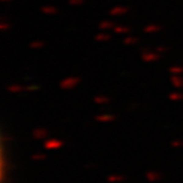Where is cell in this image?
I'll use <instances>...</instances> for the list:
<instances>
[{
  "label": "cell",
  "mask_w": 183,
  "mask_h": 183,
  "mask_svg": "<svg viewBox=\"0 0 183 183\" xmlns=\"http://www.w3.org/2000/svg\"><path fill=\"white\" fill-rule=\"evenodd\" d=\"M49 136V130L45 127H36L32 131V137L36 140H45Z\"/></svg>",
  "instance_id": "obj_4"
},
{
  "label": "cell",
  "mask_w": 183,
  "mask_h": 183,
  "mask_svg": "<svg viewBox=\"0 0 183 183\" xmlns=\"http://www.w3.org/2000/svg\"><path fill=\"white\" fill-rule=\"evenodd\" d=\"M169 73L171 75H183V67L182 65H172L169 68Z\"/></svg>",
  "instance_id": "obj_17"
},
{
  "label": "cell",
  "mask_w": 183,
  "mask_h": 183,
  "mask_svg": "<svg viewBox=\"0 0 183 183\" xmlns=\"http://www.w3.org/2000/svg\"><path fill=\"white\" fill-rule=\"evenodd\" d=\"M81 82V79L77 76H68L63 80H61L60 82V88L64 89V90H71L75 87H77Z\"/></svg>",
  "instance_id": "obj_1"
},
{
  "label": "cell",
  "mask_w": 183,
  "mask_h": 183,
  "mask_svg": "<svg viewBox=\"0 0 183 183\" xmlns=\"http://www.w3.org/2000/svg\"><path fill=\"white\" fill-rule=\"evenodd\" d=\"M41 11H42V13L48 14V16H55L58 13V9L54 5H44L41 7Z\"/></svg>",
  "instance_id": "obj_9"
},
{
  "label": "cell",
  "mask_w": 183,
  "mask_h": 183,
  "mask_svg": "<svg viewBox=\"0 0 183 183\" xmlns=\"http://www.w3.org/2000/svg\"><path fill=\"white\" fill-rule=\"evenodd\" d=\"M24 88H25V87H23L22 85H18V83H12V85H9V86L6 87L7 92H10L12 94L22 93V92H24Z\"/></svg>",
  "instance_id": "obj_11"
},
{
  "label": "cell",
  "mask_w": 183,
  "mask_h": 183,
  "mask_svg": "<svg viewBox=\"0 0 183 183\" xmlns=\"http://www.w3.org/2000/svg\"><path fill=\"white\" fill-rule=\"evenodd\" d=\"M117 119L115 115L113 114H108V113H104V114H99L95 117V120L99 121V123H112Z\"/></svg>",
  "instance_id": "obj_8"
},
{
  "label": "cell",
  "mask_w": 183,
  "mask_h": 183,
  "mask_svg": "<svg viewBox=\"0 0 183 183\" xmlns=\"http://www.w3.org/2000/svg\"><path fill=\"white\" fill-rule=\"evenodd\" d=\"M115 26L114 22H111V20H104L99 24V29L101 31H108V30H113Z\"/></svg>",
  "instance_id": "obj_12"
},
{
  "label": "cell",
  "mask_w": 183,
  "mask_h": 183,
  "mask_svg": "<svg viewBox=\"0 0 183 183\" xmlns=\"http://www.w3.org/2000/svg\"><path fill=\"white\" fill-rule=\"evenodd\" d=\"M138 42H139V39L137 37H134V36H126L123 39V43L125 44V45H134V44H137Z\"/></svg>",
  "instance_id": "obj_18"
},
{
  "label": "cell",
  "mask_w": 183,
  "mask_h": 183,
  "mask_svg": "<svg viewBox=\"0 0 183 183\" xmlns=\"http://www.w3.org/2000/svg\"><path fill=\"white\" fill-rule=\"evenodd\" d=\"M63 145H64L63 140L60 139V138H55V137L46 138L43 143L44 149H46V150H57V149H61Z\"/></svg>",
  "instance_id": "obj_2"
},
{
  "label": "cell",
  "mask_w": 183,
  "mask_h": 183,
  "mask_svg": "<svg viewBox=\"0 0 183 183\" xmlns=\"http://www.w3.org/2000/svg\"><path fill=\"white\" fill-rule=\"evenodd\" d=\"M145 177H146V180H148L149 182L155 183V182L161 181L162 178H163V175L158 171H148L145 174Z\"/></svg>",
  "instance_id": "obj_6"
},
{
  "label": "cell",
  "mask_w": 183,
  "mask_h": 183,
  "mask_svg": "<svg viewBox=\"0 0 183 183\" xmlns=\"http://www.w3.org/2000/svg\"><path fill=\"white\" fill-rule=\"evenodd\" d=\"M162 29H163V26L159 25V24H156V23H150V24H148L145 27H144V32L146 33H157L159 32Z\"/></svg>",
  "instance_id": "obj_7"
},
{
  "label": "cell",
  "mask_w": 183,
  "mask_h": 183,
  "mask_svg": "<svg viewBox=\"0 0 183 183\" xmlns=\"http://www.w3.org/2000/svg\"><path fill=\"white\" fill-rule=\"evenodd\" d=\"M2 2H10V1H12V0H1Z\"/></svg>",
  "instance_id": "obj_27"
},
{
  "label": "cell",
  "mask_w": 183,
  "mask_h": 183,
  "mask_svg": "<svg viewBox=\"0 0 183 183\" xmlns=\"http://www.w3.org/2000/svg\"><path fill=\"white\" fill-rule=\"evenodd\" d=\"M113 31L117 33V35H125V33L131 32V29L126 25H115Z\"/></svg>",
  "instance_id": "obj_15"
},
{
  "label": "cell",
  "mask_w": 183,
  "mask_h": 183,
  "mask_svg": "<svg viewBox=\"0 0 183 183\" xmlns=\"http://www.w3.org/2000/svg\"><path fill=\"white\" fill-rule=\"evenodd\" d=\"M162 54L157 53L156 50H148V49H144L143 53H141V60L144 62H148V63H151V62H157L159 61Z\"/></svg>",
  "instance_id": "obj_3"
},
{
  "label": "cell",
  "mask_w": 183,
  "mask_h": 183,
  "mask_svg": "<svg viewBox=\"0 0 183 183\" xmlns=\"http://www.w3.org/2000/svg\"><path fill=\"white\" fill-rule=\"evenodd\" d=\"M94 102L97 105H107L111 102V99L108 97H105V95H97L94 97Z\"/></svg>",
  "instance_id": "obj_16"
},
{
  "label": "cell",
  "mask_w": 183,
  "mask_h": 183,
  "mask_svg": "<svg viewBox=\"0 0 183 183\" xmlns=\"http://www.w3.org/2000/svg\"><path fill=\"white\" fill-rule=\"evenodd\" d=\"M168 97L171 101H181V100H183V93H181V92H171Z\"/></svg>",
  "instance_id": "obj_19"
},
{
  "label": "cell",
  "mask_w": 183,
  "mask_h": 183,
  "mask_svg": "<svg viewBox=\"0 0 183 183\" xmlns=\"http://www.w3.org/2000/svg\"><path fill=\"white\" fill-rule=\"evenodd\" d=\"M170 145H171L172 148H182V146H183V140H181V139H174V140H171Z\"/></svg>",
  "instance_id": "obj_23"
},
{
  "label": "cell",
  "mask_w": 183,
  "mask_h": 183,
  "mask_svg": "<svg viewBox=\"0 0 183 183\" xmlns=\"http://www.w3.org/2000/svg\"><path fill=\"white\" fill-rule=\"evenodd\" d=\"M171 85L177 89H183V77L182 75H171L170 77Z\"/></svg>",
  "instance_id": "obj_10"
},
{
  "label": "cell",
  "mask_w": 183,
  "mask_h": 183,
  "mask_svg": "<svg viewBox=\"0 0 183 183\" xmlns=\"http://www.w3.org/2000/svg\"><path fill=\"white\" fill-rule=\"evenodd\" d=\"M39 89V86L37 85H31V86H26L24 88V92H36Z\"/></svg>",
  "instance_id": "obj_24"
},
{
  "label": "cell",
  "mask_w": 183,
  "mask_h": 183,
  "mask_svg": "<svg viewBox=\"0 0 183 183\" xmlns=\"http://www.w3.org/2000/svg\"><path fill=\"white\" fill-rule=\"evenodd\" d=\"M46 155H44V153H35L31 156V159L32 161H44V159H46Z\"/></svg>",
  "instance_id": "obj_21"
},
{
  "label": "cell",
  "mask_w": 183,
  "mask_h": 183,
  "mask_svg": "<svg viewBox=\"0 0 183 183\" xmlns=\"http://www.w3.org/2000/svg\"><path fill=\"white\" fill-rule=\"evenodd\" d=\"M125 181V176L124 175H119V174H112L107 177V182L109 183H119Z\"/></svg>",
  "instance_id": "obj_13"
},
{
  "label": "cell",
  "mask_w": 183,
  "mask_h": 183,
  "mask_svg": "<svg viewBox=\"0 0 183 183\" xmlns=\"http://www.w3.org/2000/svg\"><path fill=\"white\" fill-rule=\"evenodd\" d=\"M85 2V0H69V4L71 6H81Z\"/></svg>",
  "instance_id": "obj_26"
},
{
  "label": "cell",
  "mask_w": 183,
  "mask_h": 183,
  "mask_svg": "<svg viewBox=\"0 0 183 183\" xmlns=\"http://www.w3.org/2000/svg\"><path fill=\"white\" fill-rule=\"evenodd\" d=\"M155 50H156L157 53H159V54H164V53L169 51V48H168V46H164V45H158Z\"/></svg>",
  "instance_id": "obj_25"
},
{
  "label": "cell",
  "mask_w": 183,
  "mask_h": 183,
  "mask_svg": "<svg viewBox=\"0 0 183 183\" xmlns=\"http://www.w3.org/2000/svg\"><path fill=\"white\" fill-rule=\"evenodd\" d=\"M130 9L127 6H123V5H117L114 7H112L109 10V14L114 16V17H119V16H124L126 13H129Z\"/></svg>",
  "instance_id": "obj_5"
},
{
  "label": "cell",
  "mask_w": 183,
  "mask_h": 183,
  "mask_svg": "<svg viewBox=\"0 0 183 183\" xmlns=\"http://www.w3.org/2000/svg\"><path fill=\"white\" fill-rule=\"evenodd\" d=\"M29 46L31 49H42V48L45 46V42H43V41H32L29 44Z\"/></svg>",
  "instance_id": "obj_20"
},
{
  "label": "cell",
  "mask_w": 183,
  "mask_h": 183,
  "mask_svg": "<svg viewBox=\"0 0 183 183\" xmlns=\"http://www.w3.org/2000/svg\"><path fill=\"white\" fill-rule=\"evenodd\" d=\"M111 38H112V36L108 32H105V31L99 32L95 36V41L97 42H108V41H111Z\"/></svg>",
  "instance_id": "obj_14"
},
{
  "label": "cell",
  "mask_w": 183,
  "mask_h": 183,
  "mask_svg": "<svg viewBox=\"0 0 183 183\" xmlns=\"http://www.w3.org/2000/svg\"><path fill=\"white\" fill-rule=\"evenodd\" d=\"M11 29V24L9 22H5V20H2V22L0 23V30L1 31H7V30H10Z\"/></svg>",
  "instance_id": "obj_22"
}]
</instances>
